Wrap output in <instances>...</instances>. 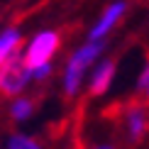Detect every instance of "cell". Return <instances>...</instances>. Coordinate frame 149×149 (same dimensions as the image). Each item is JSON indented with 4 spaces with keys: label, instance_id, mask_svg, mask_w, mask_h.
I'll use <instances>...</instances> for the list:
<instances>
[{
    "label": "cell",
    "instance_id": "3",
    "mask_svg": "<svg viewBox=\"0 0 149 149\" xmlns=\"http://www.w3.org/2000/svg\"><path fill=\"white\" fill-rule=\"evenodd\" d=\"M32 81V69H27L20 52L0 66V95H17L24 91V86Z\"/></svg>",
    "mask_w": 149,
    "mask_h": 149
},
{
    "label": "cell",
    "instance_id": "7",
    "mask_svg": "<svg viewBox=\"0 0 149 149\" xmlns=\"http://www.w3.org/2000/svg\"><path fill=\"white\" fill-rule=\"evenodd\" d=\"M20 44H22V37L17 29H5L3 34H0V66L8 61L12 54H17L20 52Z\"/></svg>",
    "mask_w": 149,
    "mask_h": 149
},
{
    "label": "cell",
    "instance_id": "6",
    "mask_svg": "<svg viewBox=\"0 0 149 149\" xmlns=\"http://www.w3.org/2000/svg\"><path fill=\"white\" fill-rule=\"evenodd\" d=\"M115 71H117L115 59L98 61L93 73H91V81H88V93L91 95H105L110 91V86H113V81H115Z\"/></svg>",
    "mask_w": 149,
    "mask_h": 149
},
{
    "label": "cell",
    "instance_id": "10",
    "mask_svg": "<svg viewBox=\"0 0 149 149\" xmlns=\"http://www.w3.org/2000/svg\"><path fill=\"white\" fill-rule=\"evenodd\" d=\"M10 149H42V144L32 137H24V134H12L10 137Z\"/></svg>",
    "mask_w": 149,
    "mask_h": 149
},
{
    "label": "cell",
    "instance_id": "11",
    "mask_svg": "<svg viewBox=\"0 0 149 149\" xmlns=\"http://www.w3.org/2000/svg\"><path fill=\"white\" fill-rule=\"evenodd\" d=\"M52 76V64H44V66H37V69H32V78L34 81H44Z\"/></svg>",
    "mask_w": 149,
    "mask_h": 149
},
{
    "label": "cell",
    "instance_id": "5",
    "mask_svg": "<svg viewBox=\"0 0 149 149\" xmlns=\"http://www.w3.org/2000/svg\"><path fill=\"white\" fill-rule=\"evenodd\" d=\"M122 125H125V134L130 142H142L144 134L149 132V110L144 103H132L122 115Z\"/></svg>",
    "mask_w": 149,
    "mask_h": 149
},
{
    "label": "cell",
    "instance_id": "2",
    "mask_svg": "<svg viewBox=\"0 0 149 149\" xmlns=\"http://www.w3.org/2000/svg\"><path fill=\"white\" fill-rule=\"evenodd\" d=\"M59 49H61V34L56 29H44L27 44V52H24L22 59L27 64V69H37V66L52 64V59L56 56Z\"/></svg>",
    "mask_w": 149,
    "mask_h": 149
},
{
    "label": "cell",
    "instance_id": "4",
    "mask_svg": "<svg viewBox=\"0 0 149 149\" xmlns=\"http://www.w3.org/2000/svg\"><path fill=\"white\" fill-rule=\"evenodd\" d=\"M127 8H130L127 0H115V3H110L108 8L103 10V15L98 17V22L88 29V39H108V34L113 32L117 24L122 22V17L127 15Z\"/></svg>",
    "mask_w": 149,
    "mask_h": 149
},
{
    "label": "cell",
    "instance_id": "1",
    "mask_svg": "<svg viewBox=\"0 0 149 149\" xmlns=\"http://www.w3.org/2000/svg\"><path fill=\"white\" fill-rule=\"evenodd\" d=\"M105 49H108V39H86V44H81L69 56L66 69H64V95L66 98H76L81 93L86 71L93 64H98V59L103 56Z\"/></svg>",
    "mask_w": 149,
    "mask_h": 149
},
{
    "label": "cell",
    "instance_id": "9",
    "mask_svg": "<svg viewBox=\"0 0 149 149\" xmlns=\"http://www.w3.org/2000/svg\"><path fill=\"white\" fill-rule=\"evenodd\" d=\"M134 91H137V95L142 98L144 103H149V59L147 64L142 66L139 76H137V83H134Z\"/></svg>",
    "mask_w": 149,
    "mask_h": 149
},
{
    "label": "cell",
    "instance_id": "12",
    "mask_svg": "<svg viewBox=\"0 0 149 149\" xmlns=\"http://www.w3.org/2000/svg\"><path fill=\"white\" fill-rule=\"evenodd\" d=\"M91 149H115V144H95V147H91Z\"/></svg>",
    "mask_w": 149,
    "mask_h": 149
},
{
    "label": "cell",
    "instance_id": "8",
    "mask_svg": "<svg viewBox=\"0 0 149 149\" xmlns=\"http://www.w3.org/2000/svg\"><path fill=\"white\" fill-rule=\"evenodd\" d=\"M34 105L37 100L34 98H17L15 103H12V108H10V115H12V120H27L29 115L34 113Z\"/></svg>",
    "mask_w": 149,
    "mask_h": 149
}]
</instances>
